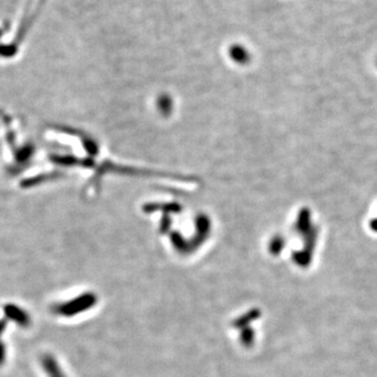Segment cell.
Masks as SVG:
<instances>
[{
	"mask_svg": "<svg viewBox=\"0 0 377 377\" xmlns=\"http://www.w3.org/2000/svg\"><path fill=\"white\" fill-rule=\"evenodd\" d=\"M232 53L234 54V57L236 59H241V60H244V59H246V52L244 51V49L242 47L235 46L233 48Z\"/></svg>",
	"mask_w": 377,
	"mask_h": 377,
	"instance_id": "277c9868",
	"label": "cell"
},
{
	"mask_svg": "<svg viewBox=\"0 0 377 377\" xmlns=\"http://www.w3.org/2000/svg\"><path fill=\"white\" fill-rule=\"evenodd\" d=\"M43 365H44L45 370L49 374V376L60 377V372H59V370L57 368V365H56L55 361L53 360V357L45 356L43 359Z\"/></svg>",
	"mask_w": 377,
	"mask_h": 377,
	"instance_id": "7a4b0ae2",
	"label": "cell"
},
{
	"mask_svg": "<svg viewBox=\"0 0 377 377\" xmlns=\"http://www.w3.org/2000/svg\"><path fill=\"white\" fill-rule=\"evenodd\" d=\"M5 319L13 321L22 328H25L31 323V319L26 311H24L20 307L14 304H7L3 308Z\"/></svg>",
	"mask_w": 377,
	"mask_h": 377,
	"instance_id": "6da1fadb",
	"label": "cell"
},
{
	"mask_svg": "<svg viewBox=\"0 0 377 377\" xmlns=\"http://www.w3.org/2000/svg\"><path fill=\"white\" fill-rule=\"evenodd\" d=\"M6 327V320H0V366H2L5 362L6 352H5V346L1 340L2 334L5 330Z\"/></svg>",
	"mask_w": 377,
	"mask_h": 377,
	"instance_id": "3957f363",
	"label": "cell"
}]
</instances>
